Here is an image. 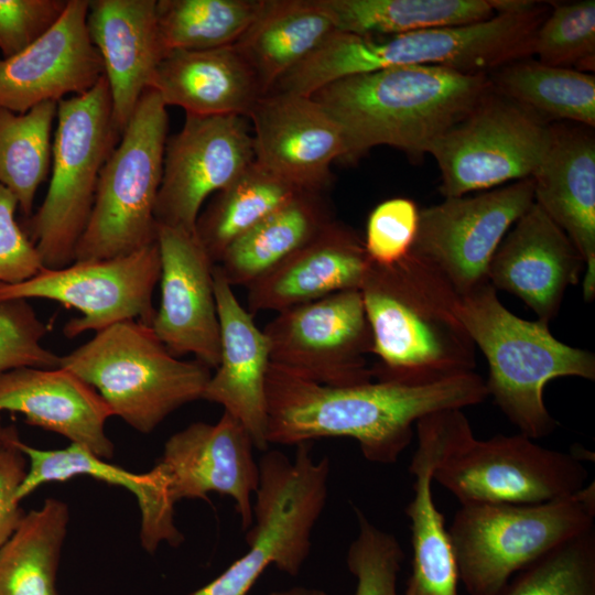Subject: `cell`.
Wrapping results in <instances>:
<instances>
[{"label":"cell","mask_w":595,"mask_h":595,"mask_svg":"<svg viewBox=\"0 0 595 595\" xmlns=\"http://www.w3.org/2000/svg\"><path fill=\"white\" fill-rule=\"evenodd\" d=\"M266 396L269 445L344 436L357 441L367 461L393 464L411 443L413 425L421 418L479 404L488 391L475 371L419 385L372 380L333 387L270 364Z\"/></svg>","instance_id":"obj_1"},{"label":"cell","mask_w":595,"mask_h":595,"mask_svg":"<svg viewBox=\"0 0 595 595\" xmlns=\"http://www.w3.org/2000/svg\"><path fill=\"white\" fill-rule=\"evenodd\" d=\"M489 74L396 66L342 78L311 97L338 123L353 161L388 145L416 159L491 89Z\"/></svg>","instance_id":"obj_2"},{"label":"cell","mask_w":595,"mask_h":595,"mask_svg":"<svg viewBox=\"0 0 595 595\" xmlns=\"http://www.w3.org/2000/svg\"><path fill=\"white\" fill-rule=\"evenodd\" d=\"M360 293L372 334L374 379L429 383L474 371L475 345L454 313L457 294L408 255L392 266L371 262Z\"/></svg>","instance_id":"obj_3"},{"label":"cell","mask_w":595,"mask_h":595,"mask_svg":"<svg viewBox=\"0 0 595 595\" xmlns=\"http://www.w3.org/2000/svg\"><path fill=\"white\" fill-rule=\"evenodd\" d=\"M454 313L488 363V396L520 433L532 440L551 434L558 426L543 400L549 381L561 377L595 379L593 353L556 339L545 323L508 311L490 283L457 295Z\"/></svg>","instance_id":"obj_4"},{"label":"cell","mask_w":595,"mask_h":595,"mask_svg":"<svg viewBox=\"0 0 595 595\" xmlns=\"http://www.w3.org/2000/svg\"><path fill=\"white\" fill-rule=\"evenodd\" d=\"M89 383L136 431H154L178 408L203 398L212 376L198 360L174 357L150 325L130 320L61 356L60 366Z\"/></svg>","instance_id":"obj_5"},{"label":"cell","mask_w":595,"mask_h":595,"mask_svg":"<svg viewBox=\"0 0 595 595\" xmlns=\"http://www.w3.org/2000/svg\"><path fill=\"white\" fill-rule=\"evenodd\" d=\"M310 443L295 445L293 459L278 450L259 458L248 551L191 595H247L269 565L290 576L301 572L328 495L329 459L315 462Z\"/></svg>","instance_id":"obj_6"},{"label":"cell","mask_w":595,"mask_h":595,"mask_svg":"<svg viewBox=\"0 0 595 595\" xmlns=\"http://www.w3.org/2000/svg\"><path fill=\"white\" fill-rule=\"evenodd\" d=\"M595 485L533 505L466 504L447 528L469 595H499L509 580L561 543L594 528Z\"/></svg>","instance_id":"obj_7"},{"label":"cell","mask_w":595,"mask_h":595,"mask_svg":"<svg viewBox=\"0 0 595 595\" xmlns=\"http://www.w3.org/2000/svg\"><path fill=\"white\" fill-rule=\"evenodd\" d=\"M56 119L48 190L29 221L31 241L45 269L74 261L101 169L121 137L105 75L87 93L60 100Z\"/></svg>","instance_id":"obj_8"},{"label":"cell","mask_w":595,"mask_h":595,"mask_svg":"<svg viewBox=\"0 0 595 595\" xmlns=\"http://www.w3.org/2000/svg\"><path fill=\"white\" fill-rule=\"evenodd\" d=\"M167 127L166 106L148 88L101 169L74 261L126 256L156 242L154 210Z\"/></svg>","instance_id":"obj_9"},{"label":"cell","mask_w":595,"mask_h":595,"mask_svg":"<svg viewBox=\"0 0 595 595\" xmlns=\"http://www.w3.org/2000/svg\"><path fill=\"white\" fill-rule=\"evenodd\" d=\"M551 132L543 118L491 87L430 152L441 173V194L458 197L531 177Z\"/></svg>","instance_id":"obj_10"},{"label":"cell","mask_w":595,"mask_h":595,"mask_svg":"<svg viewBox=\"0 0 595 595\" xmlns=\"http://www.w3.org/2000/svg\"><path fill=\"white\" fill-rule=\"evenodd\" d=\"M588 472L573 453L539 445L524 434L459 444L434 470L461 505H533L570 497L586 486Z\"/></svg>","instance_id":"obj_11"},{"label":"cell","mask_w":595,"mask_h":595,"mask_svg":"<svg viewBox=\"0 0 595 595\" xmlns=\"http://www.w3.org/2000/svg\"><path fill=\"white\" fill-rule=\"evenodd\" d=\"M533 204L531 177L474 196L445 197L419 213L409 255L459 296L489 283L490 261L506 234Z\"/></svg>","instance_id":"obj_12"},{"label":"cell","mask_w":595,"mask_h":595,"mask_svg":"<svg viewBox=\"0 0 595 595\" xmlns=\"http://www.w3.org/2000/svg\"><path fill=\"white\" fill-rule=\"evenodd\" d=\"M160 274V251L154 242L126 256L73 261L61 269L43 268L20 283H0V303L46 299L78 310L82 315L63 327L68 338L130 320L151 326Z\"/></svg>","instance_id":"obj_13"},{"label":"cell","mask_w":595,"mask_h":595,"mask_svg":"<svg viewBox=\"0 0 595 595\" xmlns=\"http://www.w3.org/2000/svg\"><path fill=\"white\" fill-rule=\"evenodd\" d=\"M270 364L301 378L333 387L374 380L366 356L372 334L360 290L303 303L274 316L262 329Z\"/></svg>","instance_id":"obj_14"},{"label":"cell","mask_w":595,"mask_h":595,"mask_svg":"<svg viewBox=\"0 0 595 595\" xmlns=\"http://www.w3.org/2000/svg\"><path fill=\"white\" fill-rule=\"evenodd\" d=\"M253 161L248 118L186 113L182 129L165 143L156 224L195 232L204 202Z\"/></svg>","instance_id":"obj_15"},{"label":"cell","mask_w":595,"mask_h":595,"mask_svg":"<svg viewBox=\"0 0 595 595\" xmlns=\"http://www.w3.org/2000/svg\"><path fill=\"white\" fill-rule=\"evenodd\" d=\"M255 445L244 424L224 411L215 424L194 422L171 435L154 470L166 506L182 499L229 496L241 529L252 523V495L259 484Z\"/></svg>","instance_id":"obj_16"},{"label":"cell","mask_w":595,"mask_h":595,"mask_svg":"<svg viewBox=\"0 0 595 595\" xmlns=\"http://www.w3.org/2000/svg\"><path fill=\"white\" fill-rule=\"evenodd\" d=\"M160 305L151 328L174 356L193 355L209 369L220 356L215 263L195 232L158 225Z\"/></svg>","instance_id":"obj_17"},{"label":"cell","mask_w":595,"mask_h":595,"mask_svg":"<svg viewBox=\"0 0 595 595\" xmlns=\"http://www.w3.org/2000/svg\"><path fill=\"white\" fill-rule=\"evenodd\" d=\"M418 446L409 473L413 497L404 509L410 520L412 562L403 595H458L454 551L443 513L432 494L436 467L473 435L468 419L458 409L442 410L416 423Z\"/></svg>","instance_id":"obj_18"},{"label":"cell","mask_w":595,"mask_h":595,"mask_svg":"<svg viewBox=\"0 0 595 595\" xmlns=\"http://www.w3.org/2000/svg\"><path fill=\"white\" fill-rule=\"evenodd\" d=\"M253 127L255 162L300 191L322 193L331 164L344 160V134L311 96L269 93L248 116Z\"/></svg>","instance_id":"obj_19"},{"label":"cell","mask_w":595,"mask_h":595,"mask_svg":"<svg viewBox=\"0 0 595 595\" xmlns=\"http://www.w3.org/2000/svg\"><path fill=\"white\" fill-rule=\"evenodd\" d=\"M88 0H68L58 22L30 47L0 58V107L24 113L68 94L83 95L105 75L87 30Z\"/></svg>","instance_id":"obj_20"},{"label":"cell","mask_w":595,"mask_h":595,"mask_svg":"<svg viewBox=\"0 0 595 595\" xmlns=\"http://www.w3.org/2000/svg\"><path fill=\"white\" fill-rule=\"evenodd\" d=\"M584 272L585 261L576 247L533 202L500 242L488 279L496 291L513 294L549 325L566 289Z\"/></svg>","instance_id":"obj_21"},{"label":"cell","mask_w":595,"mask_h":595,"mask_svg":"<svg viewBox=\"0 0 595 595\" xmlns=\"http://www.w3.org/2000/svg\"><path fill=\"white\" fill-rule=\"evenodd\" d=\"M214 286L220 328V356L203 400L220 404L251 435L256 450L267 451L266 380L270 366L268 339L217 264Z\"/></svg>","instance_id":"obj_22"},{"label":"cell","mask_w":595,"mask_h":595,"mask_svg":"<svg viewBox=\"0 0 595 595\" xmlns=\"http://www.w3.org/2000/svg\"><path fill=\"white\" fill-rule=\"evenodd\" d=\"M583 126H552L531 176L533 202L570 238L585 261L583 296H595V138Z\"/></svg>","instance_id":"obj_23"},{"label":"cell","mask_w":595,"mask_h":595,"mask_svg":"<svg viewBox=\"0 0 595 595\" xmlns=\"http://www.w3.org/2000/svg\"><path fill=\"white\" fill-rule=\"evenodd\" d=\"M0 411L55 432L106 461L115 446L105 425L112 412L89 383L63 367H23L0 375Z\"/></svg>","instance_id":"obj_24"},{"label":"cell","mask_w":595,"mask_h":595,"mask_svg":"<svg viewBox=\"0 0 595 595\" xmlns=\"http://www.w3.org/2000/svg\"><path fill=\"white\" fill-rule=\"evenodd\" d=\"M371 261L364 239L333 219L310 241L250 284L248 311L277 313L333 293L360 290Z\"/></svg>","instance_id":"obj_25"},{"label":"cell","mask_w":595,"mask_h":595,"mask_svg":"<svg viewBox=\"0 0 595 595\" xmlns=\"http://www.w3.org/2000/svg\"><path fill=\"white\" fill-rule=\"evenodd\" d=\"M87 30L101 57L113 120L122 134L165 55L156 0L89 1Z\"/></svg>","instance_id":"obj_26"},{"label":"cell","mask_w":595,"mask_h":595,"mask_svg":"<svg viewBox=\"0 0 595 595\" xmlns=\"http://www.w3.org/2000/svg\"><path fill=\"white\" fill-rule=\"evenodd\" d=\"M150 88L166 107L177 106L198 116L248 118L264 96L256 73L234 45L166 53Z\"/></svg>","instance_id":"obj_27"},{"label":"cell","mask_w":595,"mask_h":595,"mask_svg":"<svg viewBox=\"0 0 595 595\" xmlns=\"http://www.w3.org/2000/svg\"><path fill=\"white\" fill-rule=\"evenodd\" d=\"M15 444L28 459L26 474L17 491L20 501L44 484L89 476L122 487L136 497L141 513L140 541L148 553H154L162 542L178 547L184 541L174 522V511L165 505L152 469L132 473L74 443L60 450H40L20 439Z\"/></svg>","instance_id":"obj_28"},{"label":"cell","mask_w":595,"mask_h":595,"mask_svg":"<svg viewBox=\"0 0 595 595\" xmlns=\"http://www.w3.org/2000/svg\"><path fill=\"white\" fill-rule=\"evenodd\" d=\"M334 31L318 0H262L258 15L234 46L266 95Z\"/></svg>","instance_id":"obj_29"},{"label":"cell","mask_w":595,"mask_h":595,"mask_svg":"<svg viewBox=\"0 0 595 595\" xmlns=\"http://www.w3.org/2000/svg\"><path fill=\"white\" fill-rule=\"evenodd\" d=\"M333 219L321 193L301 192L237 238L217 267L231 286L248 288Z\"/></svg>","instance_id":"obj_30"},{"label":"cell","mask_w":595,"mask_h":595,"mask_svg":"<svg viewBox=\"0 0 595 595\" xmlns=\"http://www.w3.org/2000/svg\"><path fill=\"white\" fill-rule=\"evenodd\" d=\"M335 30L364 36H393L461 26L496 14L491 0H318Z\"/></svg>","instance_id":"obj_31"},{"label":"cell","mask_w":595,"mask_h":595,"mask_svg":"<svg viewBox=\"0 0 595 595\" xmlns=\"http://www.w3.org/2000/svg\"><path fill=\"white\" fill-rule=\"evenodd\" d=\"M69 522L68 505L47 498L26 512L0 547V595H58L57 572Z\"/></svg>","instance_id":"obj_32"},{"label":"cell","mask_w":595,"mask_h":595,"mask_svg":"<svg viewBox=\"0 0 595 595\" xmlns=\"http://www.w3.org/2000/svg\"><path fill=\"white\" fill-rule=\"evenodd\" d=\"M500 95L547 117L595 128V76L522 58L488 75Z\"/></svg>","instance_id":"obj_33"},{"label":"cell","mask_w":595,"mask_h":595,"mask_svg":"<svg viewBox=\"0 0 595 595\" xmlns=\"http://www.w3.org/2000/svg\"><path fill=\"white\" fill-rule=\"evenodd\" d=\"M301 192L255 161L214 194L196 220L195 234L215 264L227 248Z\"/></svg>","instance_id":"obj_34"},{"label":"cell","mask_w":595,"mask_h":595,"mask_svg":"<svg viewBox=\"0 0 595 595\" xmlns=\"http://www.w3.org/2000/svg\"><path fill=\"white\" fill-rule=\"evenodd\" d=\"M57 102L45 101L24 113L0 107V184L18 199L25 216L52 164V127Z\"/></svg>","instance_id":"obj_35"},{"label":"cell","mask_w":595,"mask_h":595,"mask_svg":"<svg viewBox=\"0 0 595 595\" xmlns=\"http://www.w3.org/2000/svg\"><path fill=\"white\" fill-rule=\"evenodd\" d=\"M262 0H159L164 53L234 45L258 15Z\"/></svg>","instance_id":"obj_36"},{"label":"cell","mask_w":595,"mask_h":595,"mask_svg":"<svg viewBox=\"0 0 595 595\" xmlns=\"http://www.w3.org/2000/svg\"><path fill=\"white\" fill-rule=\"evenodd\" d=\"M499 595H595V527L516 573Z\"/></svg>","instance_id":"obj_37"},{"label":"cell","mask_w":595,"mask_h":595,"mask_svg":"<svg viewBox=\"0 0 595 595\" xmlns=\"http://www.w3.org/2000/svg\"><path fill=\"white\" fill-rule=\"evenodd\" d=\"M532 55L540 63L591 73L595 66V1L550 4L539 25Z\"/></svg>","instance_id":"obj_38"},{"label":"cell","mask_w":595,"mask_h":595,"mask_svg":"<svg viewBox=\"0 0 595 595\" xmlns=\"http://www.w3.org/2000/svg\"><path fill=\"white\" fill-rule=\"evenodd\" d=\"M358 531L348 547L346 564L356 578L354 595H399L398 576L404 553L399 540L375 526L354 507Z\"/></svg>","instance_id":"obj_39"},{"label":"cell","mask_w":595,"mask_h":595,"mask_svg":"<svg viewBox=\"0 0 595 595\" xmlns=\"http://www.w3.org/2000/svg\"><path fill=\"white\" fill-rule=\"evenodd\" d=\"M48 331L26 300L0 303V375L23 367H58L61 356L41 345Z\"/></svg>","instance_id":"obj_40"},{"label":"cell","mask_w":595,"mask_h":595,"mask_svg":"<svg viewBox=\"0 0 595 595\" xmlns=\"http://www.w3.org/2000/svg\"><path fill=\"white\" fill-rule=\"evenodd\" d=\"M419 213L409 198L383 201L370 213L364 245L370 261L378 266H392L410 253L415 240Z\"/></svg>","instance_id":"obj_41"},{"label":"cell","mask_w":595,"mask_h":595,"mask_svg":"<svg viewBox=\"0 0 595 595\" xmlns=\"http://www.w3.org/2000/svg\"><path fill=\"white\" fill-rule=\"evenodd\" d=\"M68 0H0L2 58L23 52L62 18Z\"/></svg>","instance_id":"obj_42"},{"label":"cell","mask_w":595,"mask_h":595,"mask_svg":"<svg viewBox=\"0 0 595 595\" xmlns=\"http://www.w3.org/2000/svg\"><path fill=\"white\" fill-rule=\"evenodd\" d=\"M15 196L0 184V283L23 282L44 267L29 237L15 220Z\"/></svg>","instance_id":"obj_43"},{"label":"cell","mask_w":595,"mask_h":595,"mask_svg":"<svg viewBox=\"0 0 595 595\" xmlns=\"http://www.w3.org/2000/svg\"><path fill=\"white\" fill-rule=\"evenodd\" d=\"M18 439L0 447V547L12 536L25 515L17 491L26 474L28 459L15 444Z\"/></svg>","instance_id":"obj_44"},{"label":"cell","mask_w":595,"mask_h":595,"mask_svg":"<svg viewBox=\"0 0 595 595\" xmlns=\"http://www.w3.org/2000/svg\"><path fill=\"white\" fill-rule=\"evenodd\" d=\"M268 595H329L326 591L315 587L294 586L270 592Z\"/></svg>","instance_id":"obj_45"},{"label":"cell","mask_w":595,"mask_h":595,"mask_svg":"<svg viewBox=\"0 0 595 595\" xmlns=\"http://www.w3.org/2000/svg\"><path fill=\"white\" fill-rule=\"evenodd\" d=\"M19 436L14 425H3L0 418V447Z\"/></svg>","instance_id":"obj_46"}]
</instances>
